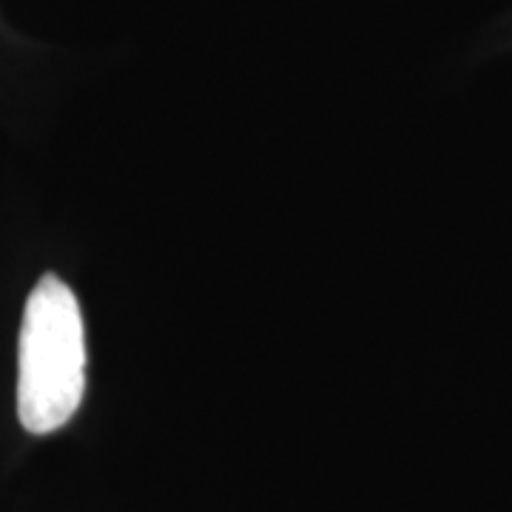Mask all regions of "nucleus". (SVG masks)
Instances as JSON below:
<instances>
[{
	"instance_id": "obj_1",
	"label": "nucleus",
	"mask_w": 512,
	"mask_h": 512,
	"mask_svg": "<svg viewBox=\"0 0 512 512\" xmlns=\"http://www.w3.org/2000/svg\"><path fill=\"white\" fill-rule=\"evenodd\" d=\"M86 393V330L72 288L46 274L23 311L18 342V419L46 436L69 424Z\"/></svg>"
}]
</instances>
